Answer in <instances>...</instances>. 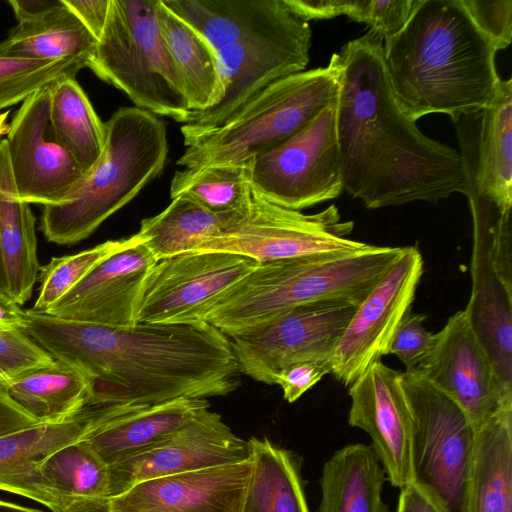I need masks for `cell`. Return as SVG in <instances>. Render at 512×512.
<instances>
[{
    "label": "cell",
    "instance_id": "cell-34",
    "mask_svg": "<svg viewBox=\"0 0 512 512\" xmlns=\"http://www.w3.org/2000/svg\"><path fill=\"white\" fill-rule=\"evenodd\" d=\"M157 19L161 35L181 78L191 111L213 105L219 90L216 52L192 27L158 0Z\"/></svg>",
    "mask_w": 512,
    "mask_h": 512
},
{
    "label": "cell",
    "instance_id": "cell-13",
    "mask_svg": "<svg viewBox=\"0 0 512 512\" xmlns=\"http://www.w3.org/2000/svg\"><path fill=\"white\" fill-rule=\"evenodd\" d=\"M453 123L472 219L512 220V80H501L488 105Z\"/></svg>",
    "mask_w": 512,
    "mask_h": 512
},
{
    "label": "cell",
    "instance_id": "cell-31",
    "mask_svg": "<svg viewBox=\"0 0 512 512\" xmlns=\"http://www.w3.org/2000/svg\"><path fill=\"white\" fill-rule=\"evenodd\" d=\"M244 211L214 213L190 197L179 195L162 212L143 219L137 234L159 261L194 252Z\"/></svg>",
    "mask_w": 512,
    "mask_h": 512
},
{
    "label": "cell",
    "instance_id": "cell-50",
    "mask_svg": "<svg viewBox=\"0 0 512 512\" xmlns=\"http://www.w3.org/2000/svg\"><path fill=\"white\" fill-rule=\"evenodd\" d=\"M0 512H42V511L0 500Z\"/></svg>",
    "mask_w": 512,
    "mask_h": 512
},
{
    "label": "cell",
    "instance_id": "cell-26",
    "mask_svg": "<svg viewBox=\"0 0 512 512\" xmlns=\"http://www.w3.org/2000/svg\"><path fill=\"white\" fill-rule=\"evenodd\" d=\"M462 512H512V403L475 427Z\"/></svg>",
    "mask_w": 512,
    "mask_h": 512
},
{
    "label": "cell",
    "instance_id": "cell-36",
    "mask_svg": "<svg viewBox=\"0 0 512 512\" xmlns=\"http://www.w3.org/2000/svg\"><path fill=\"white\" fill-rule=\"evenodd\" d=\"M252 163L177 170L170 197L186 195L214 213L244 211L252 195Z\"/></svg>",
    "mask_w": 512,
    "mask_h": 512
},
{
    "label": "cell",
    "instance_id": "cell-12",
    "mask_svg": "<svg viewBox=\"0 0 512 512\" xmlns=\"http://www.w3.org/2000/svg\"><path fill=\"white\" fill-rule=\"evenodd\" d=\"M414 425L416 480L433 488L452 512H462L475 428L464 411L416 369L402 372Z\"/></svg>",
    "mask_w": 512,
    "mask_h": 512
},
{
    "label": "cell",
    "instance_id": "cell-7",
    "mask_svg": "<svg viewBox=\"0 0 512 512\" xmlns=\"http://www.w3.org/2000/svg\"><path fill=\"white\" fill-rule=\"evenodd\" d=\"M158 0H111L90 65L135 107L186 123L191 110L160 32Z\"/></svg>",
    "mask_w": 512,
    "mask_h": 512
},
{
    "label": "cell",
    "instance_id": "cell-14",
    "mask_svg": "<svg viewBox=\"0 0 512 512\" xmlns=\"http://www.w3.org/2000/svg\"><path fill=\"white\" fill-rule=\"evenodd\" d=\"M258 265L224 251L165 258L149 270L135 310V323L202 321L207 308Z\"/></svg>",
    "mask_w": 512,
    "mask_h": 512
},
{
    "label": "cell",
    "instance_id": "cell-44",
    "mask_svg": "<svg viewBox=\"0 0 512 512\" xmlns=\"http://www.w3.org/2000/svg\"><path fill=\"white\" fill-rule=\"evenodd\" d=\"M396 512H452L430 486L414 480L400 489Z\"/></svg>",
    "mask_w": 512,
    "mask_h": 512
},
{
    "label": "cell",
    "instance_id": "cell-24",
    "mask_svg": "<svg viewBox=\"0 0 512 512\" xmlns=\"http://www.w3.org/2000/svg\"><path fill=\"white\" fill-rule=\"evenodd\" d=\"M208 407L200 398L103 406L96 425L83 439L110 466L163 440Z\"/></svg>",
    "mask_w": 512,
    "mask_h": 512
},
{
    "label": "cell",
    "instance_id": "cell-46",
    "mask_svg": "<svg viewBox=\"0 0 512 512\" xmlns=\"http://www.w3.org/2000/svg\"><path fill=\"white\" fill-rule=\"evenodd\" d=\"M111 0H63L66 7L98 40L105 27Z\"/></svg>",
    "mask_w": 512,
    "mask_h": 512
},
{
    "label": "cell",
    "instance_id": "cell-29",
    "mask_svg": "<svg viewBox=\"0 0 512 512\" xmlns=\"http://www.w3.org/2000/svg\"><path fill=\"white\" fill-rule=\"evenodd\" d=\"M45 486L67 512H109V469L82 438L48 456L40 466Z\"/></svg>",
    "mask_w": 512,
    "mask_h": 512
},
{
    "label": "cell",
    "instance_id": "cell-20",
    "mask_svg": "<svg viewBox=\"0 0 512 512\" xmlns=\"http://www.w3.org/2000/svg\"><path fill=\"white\" fill-rule=\"evenodd\" d=\"M252 460L139 482L112 497L109 512H242Z\"/></svg>",
    "mask_w": 512,
    "mask_h": 512
},
{
    "label": "cell",
    "instance_id": "cell-19",
    "mask_svg": "<svg viewBox=\"0 0 512 512\" xmlns=\"http://www.w3.org/2000/svg\"><path fill=\"white\" fill-rule=\"evenodd\" d=\"M416 370L452 399L474 428L501 406L512 403V393L500 385L464 309L450 316L435 333L430 353Z\"/></svg>",
    "mask_w": 512,
    "mask_h": 512
},
{
    "label": "cell",
    "instance_id": "cell-15",
    "mask_svg": "<svg viewBox=\"0 0 512 512\" xmlns=\"http://www.w3.org/2000/svg\"><path fill=\"white\" fill-rule=\"evenodd\" d=\"M423 263L417 247H404L386 275L358 305L332 359L331 374L337 381L348 387L388 355L399 323L411 310Z\"/></svg>",
    "mask_w": 512,
    "mask_h": 512
},
{
    "label": "cell",
    "instance_id": "cell-35",
    "mask_svg": "<svg viewBox=\"0 0 512 512\" xmlns=\"http://www.w3.org/2000/svg\"><path fill=\"white\" fill-rule=\"evenodd\" d=\"M49 129L86 174L99 160L105 144V122L95 112L75 78L52 85Z\"/></svg>",
    "mask_w": 512,
    "mask_h": 512
},
{
    "label": "cell",
    "instance_id": "cell-38",
    "mask_svg": "<svg viewBox=\"0 0 512 512\" xmlns=\"http://www.w3.org/2000/svg\"><path fill=\"white\" fill-rule=\"evenodd\" d=\"M81 59H28L0 55V110L26 100L39 89L87 68Z\"/></svg>",
    "mask_w": 512,
    "mask_h": 512
},
{
    "label": "cell",
    "instance_id": "cell-43",
    "mask_svg": "<svg viewBox=\"0 0 512 512\" xmlns=\"http://www.w3.org/2000/svg\"><path fill=\"white\" fill-rule=\"evenodd\" d=\"M328 373H331L330 365L298 362L282 369L276 375L274 384L281 387L284 399L293 403Z\"/></svg>",
    "mask_w": 512,
    "mask_h": 512
},
{
    "label": "cell",
    "instance_id": "cell-25",
    "mask_svg": "<svg viewBox=\"0 0 512 512\" xmlns=\"http://www.w3.org/2000/svg\"><path fill=\"white\" fill-rule=\"evenodd\" d=\"M35 216L30 204L18 197L7 140H0V292L17 305L32 296L40 265Z\"/></svg>",
    "mask_w": 512,
    "mask_h": 512
},
{
    "label": "cell",
    "instance_id": "cell-51",
    "mask_svg": "<svg viewBox=\"0 0 512 512\" xmlns=\"http://www.w3.org/2000/svg\"><path fill=\"white\" fill-rule=\"evenodd\" d=\"M10 110L0 112V139L2 136L7 135L10 129V124L7 123Z\"/></svg>",
    "mask_w": 512,
    "mask_h": 512
},
{
    "label": "cell",
    "instance_id": "cell-1",
    "mask_svg": "<svg viewBox=\"0 0 512 512\" xmlns=\"http://www.w3.org/2000/svg\"><path fill=\"white\" fill-rule=\"evenodd\" d=\"M21 330L87 376L93 406L205 399L240 384L229 338L205 321L105 326L29 309Z\"/></svg>",
    "mask_w": 512,
    "mask_h": 512
},
{
    "label": "cell",
    "instance_id": "cell-23",
    "mask_svg": "<svg viewBox=\"0 0 512 512\" xmlns=\"http://www.w3.org/2000/svg\"><path fill=\"white\" fill-rule=\"evenodd\" d=\"M490 227L473 221L472 289L464 310L500 385L512 393V287L494 269Z\"/></svg>",
    "mask_w": 512,
    "mask_h": 512
},
{
    "label": "cell",
    "instance_id": "cell-48",
    "mask_svg": "<svg viewBox=\"0 0 512 512\" xmlns=\"http://www.w3.org/2000/svg\"><path fill=\"white\" fill-rule=\"evenodd\" d=\"M18 23L39 20L64 6L63 0H9Z\"/></svg>",
    "mask_w": 512,
    "mask_h": 512
},
{
    "label": "cell",
    "instance_id": "cell-9",
    "mask_svg": "<svg viewBox=\"0 0 512 512\" xmlns=\"http://www.w3.org/2000/svg\"><path fill=\"white\" fill-rule=\"evenodd\" d=\"M312 31L294 15L278 26L216 51L215 103L192 111L181 126L184 145L219 127L272 83L306 70Z\"/></svg>",
    "mask_w": 512,
    "mask_h": 512
},
{
    "label": "cell",
    "instance_id": "cell-6",
    "mask_svg": "<svg viewBox=\"0 0 512 512\" xmlns=\"http://www.w3.org/2000/svg\"><path fill=\"white\" fill-rule=\"evenodd\" d=\"M336 53L326 67L304 70L263 89L219 127L185 145L177 165H238L282 145L303 129L339 92Z\"/></svg>",
    "mask_w": 512,
    "mask_h": 512
},
{
    "label": "cell",
    "instance_id": "cell-42",
    "mask_svg": "<svg viewBox=\"0 0 512 512\" xmlns=\"http://www.w3.org/2000/svg\"><path fill=\"white\" fill-rule=\"evenodd\" d=\"M470 17L495 45L507 48L512 40L511 0H461Z\"/></svg>",
    "mask_w": 512,
    "mask_h": 512
},
{
    "label": "cell",
    "instance_id": "cell-33",
    "mask_svg": "<svg viewBox=\"0 0 512 512\" xmlns=\"http://www.w3.org/2000/svg\"><path fill=\"white\" fill-rule=\"evenodd\" d=\"M249 443L253 469L242 512H309L296 455L266 438Z\"/></svg>",
    "mask_w": 512,
    "mask_h": 512
},
{
    "label": "cell",
    "instance_id": "cell-5",
    "mask_svg": "<svg viewBox=\"0 0 512 512\" xmlns=\"http://www.w3.org/2000/svg\"><path fill=\"white\" fill-rule=\"evenodd\" d=\"M167 155L163 121L137 107L117 109L105 122L96 164L65 202L44 206L40 228L46 240L71 245L90 236L162 173Z\"/></svg>",
    "mask_w": 512,
    "mask_h": 512
},
{
    "label": "cell",
    "instance_id": "cell-37",
    "mask_svg": "<svg viewBox=\"0 0 512 512\" xmlns=\"http://www.w3.org/2000/svg\"><path fill=\"white\" fill-rule=\"evenodd\" d=\"M139 240L136 233L128 238L108 240L76 254L53 257L40 267V286L32 310L44 313L100 262Z\"/></svg>",
    "mask_w": 512,
    "mask_h": 512
},
{
    "label": "cell",
    "instance_id": "cell-8",
    "mask_svg": "<svg viewBox=\"0 0 512 512\" xmlns=\"http://www.w3.org/2000/svg\"><path fill=\"white\" fill-rule=\"evenodd\" d=\"M353 228L354 222L343 220L334 204L320 212L304 214L275 205L252 189L245 211L194 252L224 251L263 264L367 248L370 244L348 237Z\"/></svg>",
    "mask_w": 512,
    "mask_h": 512
},
{
    "label": "cell",
    "instance_id": "cell-30",
    "mask_svg": "<svg viewBox=\"0 0 512 512\" xmlns=\"http://www.w3.org/2000/svg\"><path fill=\"white\" fill-rule=\"evenodd\" d=\"M4 388L40 423L67 420L89 406L91 400L87 376L59 360L14 377Z\"/></svg>",
    "mask_w": 512,
    "mask_h": 512
},
{
    "label": "cell",
    "instance_id": "cell-40",
    "mask_svg": "<svg viewBox=\"0 0 512 512\" xmlns=\"http://www.w3.org/2000/svg\"><path fill=\"white\" fill-rule=\"evenodd\" d=\"M416 4L417 0H353L347 17L367 24L385 40L402 30Z\"/></svg>",
    "mask_w": 512,
    "mask_h": 512
},
{
    "label": "cell",
    "instance_id": "cell-11",
    "mask_svg": "<svg viewBox=\"0 0 512 512\" xmlns=\"http://www.w3.org/2000/svg\"><path fill=\"white\" fill-rule=\"evenodd\" d=\"M357 307L344 302L305 305L229 336L240 372L274 385L276 375L294 363L332 366L337 345Z\"/></svg>",
    "mask_w": 512,
    "mask_h": 512
},
{
    "label": "cell",
    "instance_id": "cell-47",
    "mask_svg": "<svg viewBox=\"0 0 512 512\" xmlns=\"http://www.w3.org/2000/svg\"><path fill=\"white\" fill-rule=\"evenodd\" d=\"M40 423L0 385V436Z\"/></svg>",
    "mask_w": 512,
    "mask_h": 512
},
{
    "label": "cell",
    "instance_id": "cell-28",
    "mask_svg": "<svg viewBox=\"0 0 512 512\" xmlns=\"http://www.w3.org/2000/svg\"><path fill=\"white\" fill-rule=\"evenodd\" d=\"M386 481L370 445H345L323 465L318 512H389L382 498Z\"/></svg>",
    "mask_w": 512,
    "mask_h": 512
},
{
    "label": "cell",
    "instance_id": "cell-22",
    "mask_svg": "<svg viewBox=\"0 0 512 512\" xmlns=\"http://www.w3.org/2000/svg\"><path fill=\"white\" fill-rule=\"evenodd\" d=\"M101 410L89 405L67 420L38 423L0 436V490L37 501L52 512H67L63 500L43 483L40 466L56 450L84 438Z\"/></svg>",
    "mask_w": 512,
    "mask_h": 512
},
{
    "label": "cell",
    "instance_id": "cell-39",
    "mask_svg": "<svg viewBox=\"0 0 512 512\" xmlns=\"http://www.w3.org/2000/svg\"><path fill=\"white\" fill-rule=\"evenodd\" d=\"M55 359L22 330H0V385Z\"/></svg>",
    "mask_w": 512,
    "mask_h": 512
},
{
    "label": "cell",
    "instance_id": "cell-18",
    "mask_svg": "<svg viewBox=\"0 0 512 512\" xmlns=\"http://www.w3.org/2000/svg\"><path fill=\"white\" fill-rule=\"evenodd\" d=\"M348 424L365 431L387 481L396 488L416 480L414 425L402 372L377 361L348 386Z\"/></svg>",
    "mask_w": 512,
    "mask_h": 512
},
{
    "label": "cell",
    "instance_id": "cell-2",
    "mask_svg": "<svg viewBox=\"0 0 512 512\" xmlns=\"http://www.w3.org/2000/svg\"><path fill=\"white\" fill-rule=\"evenodd\" d=\"M383 41L369 30L336 53L343 191L368 209L463 194L459 152L427 137L403 111L387 78Z\"/></svg>",
    "mask_w": 512,
    "mask_h": 512
},
{
    "label": "cell",
    "instance_id": "cell-4",
    "mask_svg": "<svg viewBox=\"0 0 512 512\" xmlns=\"http://www.w3.org/2000/svg\"><path fill=\"white\" fill-rule=\"evenodd\" d=\"M403 249L370 244L350 253L258 264L207 308L202 321L229 337L305 305L344 302L358 306Z\"/></svg>",
    "mask_w": 512,
    "mask_h": 512
},
{
    "label": "cell",
    "instance_id": "cell-27",
    "mask_svg": "<svg viewBox=\"0 0 512 512\" xmlns=\"http://www.w3.org/2000/svg\"><path fill=\"white\" fill-rule=\"evenodd\" d=\"M215 50L255 36L293 15L282 0H162Z\"/></svg>",
    "mask_w": 512,
    "mask_h": 512
},
{
    "label": "cell",
    "instance_id": "cell-21",
    "mask_svg": "<svg viewBox=\"0 0 512 512\" xmlns=\"http://www.w3.org/2000/svg\"><path fill=\"white\" fill-rule=\"evenodd\" d=\"M156 263L140 237L100 262L44 313L105 326L133 325L142 284Z\"/></svg>",
    "mask_w": 512,
    "mask_h": 512
},
{
    "label": "cell",
    "instance_id": "cell-3",
    "mask_svg": "<svg viewBox=\"0 0 512 512\" xmlns=\"http://www.w3.org/2000/svg\"><path fill=\"white\" fill-rule=\"evenodd\" d=\"M497 52L461 0H417L402 30L383 41L389 84L413 121L439 113L455 122L488 105L502 80Z\"/></svg>",
    "mask_w": 512,
    "mask_h": 512
},
{
    "label": "cell",
    "instance_id": "cell-17",
    "mask_svg": "<svg viewBox=\"0 0 512 512\" xmlns=\"http://www.w3.org/2000/svg\"><path fill=\"white\" fill-rule=\"evenodd\" d=\"M251 458L249 440L208 407L163 440L108 466L110 499L142 481Z\"/></svg>",
    "mask_w": 512,
    "mask_h": 512
},
{
    "label": "cell",
    "instance_id": "cell-45",
    "mask_svg": "<svg viewBox=\"0 0 512 512\" xmlns=\"http://www.w3.org/2000/svg\"><path fill=\"white\" fill-rule=\"evenodd\" d=\"M287 10L296 18L309 20L331 19L348 15L353 0H282Z\"/></svg>",
    "mask_w": 512,
    "mask_h": 512
},
{
    "label": "cell",
    "instance_id": "cell-32",
    "mask_svg": "<svg viewBox=\"0 0 512 512\" xmlns=\"http://www.w3.org/2000/svg\"><path fill=\"white\" fill-rule=\"evenodd\" d=\"M96 45L97 39L64 4L39 20L17 23L0 41V55L41 60L76 58L90 68Z\"/></svg>",
    "mask_w": 512,
    "mask_h": 512
},
{
    "label": "cell",
    "instance_id": "cell-16",
    "mask_svg": "<svg viewBox=\"0 0 512 512\" xmlns=\"http://www.w3.org/2000/svg\"><path fill=\"white\" fill-rule=\"evenodd\" d=\"M53 84L22 102L6 137L17 194L28 204H61L85 176L74 158L51 137L49 113Z\"/></svg>",
    "mask_w": 512,
    "mask_h": 512
},
{
    "label": "cell",
    "instance_id": "cell-41",
    "mask_svg": "<svg viewBox=\"0 0 512 512\" xmlns=\"http://www.w3.org/2000/svg\"><path fill=\"white\" fill-rule=\"evenodd\" d=\"M426 315L409 310L399 323L388 347V354L395 355L406 371L416 369L430 353L435 333L424 326Z\"/></svg>",
    "mask_w": 512,
    "mask_h": 512
},
{
    "label": "cell",
    "instance_id": "cell-49",
    "mask_svg": "<svg viewBox=\"0 0 512 512\" xmlns=\"http://www.w3.org/2000/svg\"><path fill=\"white\" fill-rule=\"evenodd\" d=\"M24 312L19 305L0 292V330H21Z\"/></svg>",
    "mask_w": 512,
    "mask_h": 512
},
{
    "label": "cell",
    "instance_id": "cell-10",
    "mask_svg": "<svg viewBox=\"0 0 512 512\" xmlns=\"http://www.w3.org/2000/svg\"><path fill=\"white\" fill-rule=\"evenodd\" d=\"M253 189L267 201L295 211L343 192L336 131V101L303 129L252 163Z\"/></svg>",
    "mask_w": 512,
    "mask_h": 512
}]
</instances>
